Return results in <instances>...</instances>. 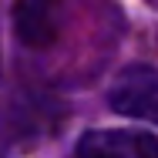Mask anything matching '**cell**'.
<instances>
[{
	"instance_id": "obj_1",
	"label": "cell",
	"mask_w": 158,
	"mask_h": 158,
	"mask_svg": "<svg viewBox=\"0 0 158 158\" xmlns=\"http://www.w3.org/2000/svg\"><path fill=\"white\" fill-rule=\"evenodd\" d=\"M67 0H14V37L34 54L51 51L64 31Z\"/></svg>"
},
{
	"instance_id": "obj_2",
	"label": "cell",
	"mask_w": 158,
	"mask_h": 158,
	"mask_svg": "<svg viewBox=\"0 0 158 158\" xmlns=\"http://www.w3.org/2000/svg\"><path fill=\"white\" fill-rule=\"evenodd\" d=\"M108 104L114 114L135 118V121H155L158 104V71L148 61L128 64L108 88Z\"/></svg>"
},
{
	"instance_id": "obj_3",
	"label": "cell",
	"mask_w": 158,
	"mask_h": 158,
	"mask_svg": "<svg viewBox=\"0 0 158 158\" xmlns=\"http://www.w3.org/2000/svg\"><path fill=\"white\" fill-rule=\"evenodd\" d=\"M74 155L88 158H152L155 155V135L152 131H131V128H91L77 138Z\"/></svg>"
}]
</instances>
